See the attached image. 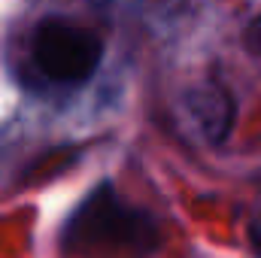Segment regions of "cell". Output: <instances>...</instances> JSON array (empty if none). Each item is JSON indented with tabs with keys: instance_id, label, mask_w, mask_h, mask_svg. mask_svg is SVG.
<instances>
[{
	"instance_id": "cell-1",
	"label": "cell",
	"mask_w": 261,
	"mask_h": 258,
	"mask_svg": "<svg viewBox=\"0 0 261 258\" xmlns=\"http://www.w3.org/2000/svg\"><path fill=\"white\" fill-rule=\"evenodd\" d=\"M58 243L79 258H146L158 249L161 228L152 213L122 200L113 183H97L67 216Z\"/></svg>"
},
{
	"instance_id": "cell-2",
	"label": "cell",
	"mask_w": 261,
	"mask_h": 258,
	"mask_svg": "<svg viewBox=\"0 0 261 258\" xmlns=\"http://www.w3.org/2000/svg\"><path fill=\"white\" fill-rule=\"evenodd\" d=\"M103 58V40L85 24L46 18L31 34V61L49 85H82Z\"/></svg>"
},
{
	"instance_id": "cell-3",
	"label": "cell",
	"mask_w": 261,
	"mask_h": 258,
	"mask_svg": "<svg viewBox=\"0 0 261 258\" xmlns=\"http://www.w3.org/2000/svg\"><path fill=\"white\" fill-rule=\"evenodd\" d=\"M186 110L213 146L228 140V134L234 128V119H237L234 94L222 82H200L192 91H186Z\"/></svg>"
},
{
	"instance_id": "cell-4",
	"label": "cell",
	"mask_w": 261,
	"mask_h": 258,
	"mask_svg": "<svg viewBox=\"0 0 261 258\" xmlns=\"http://www.w3.org/2000/svg\"><path fill=\"white\" fill-rule=\"evenodd\" d=\"M243 43H246V49H249L252 55H258V58H261V15H255V18L246 24Z\"/></svg>"
},
{
	"instance_id": "cell-5",
	"label": "cell",
	"mask_w": 261,
	"mask_h": 258,
	"mask_svg": "<svg viewBox=\"0 0 261 258\" xmlns=\"http://www.w3.org/2000/svg\"><path fill=\"white\" fill-rule=\"evenodd\" d=\"M249 237H252V243H255V249L261 252V216L252 222V228H249Z\"/></svg>"
}]
</instances>
